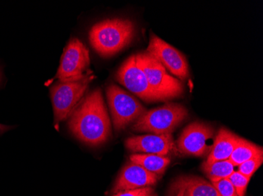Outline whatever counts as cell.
<instances>
[{
    "label": "cell",
    "instance_id": "obj_1",
    "mask_svg": "<svg viewBox=\"0 0 263 196\" xmlns=\"http://www.w3.org/2000/svg\"><path fill=\"white\" fill-rule=\"evenodd\" d=\"M68 126L78 140L88 145L99 146L108 141L111 125L101 90H95L81 100L70 115Z\"/></svg>",
    "mask_w": 263,
    "mask_h": 196
},
{
    "label": "cell",
    "instance_id": "obj_2",
    "mask_svg": "<svg viewBox=\"0 0 263 196\" xmlns=\"http://www.w3.org/2000/svg\"><path fill=\"white\" fill-rule=\"evenodd\" d=\"M135 26L128 19H107L91 28V47L102 57H108L128 47L135 35Z\"/></svg>",
    "mask_w": 263,
    "mask_h": 196
},
{
    "label": "cell",
    "instance_id": "obj_3",
    "mask_svg": "<svg viewBox=\"0 0 263 196\" xmlns=\"http://www.w3.org/2000/svg\"><path fill=\"white\" fill-rule=\"evenodd\" d=\"M137 63L147 78L154 92L160 97L161 101L180 97L184 92L182 82L173 77L165 68L148 52L136 54Z\"/></svg>",
    "mask_w": 263,
    "mask_h": 196
},
{
    "label": "cell",
    "instance_id": "obj_4",
    "mask_svg": "<svg viewBox=\"0 0 263 196\" xmlns=\"http://www.w3.org/2000/svg\"><path fill=\"white\" fill-rule=\"evenodd\" d=\"M187 116L189 113L184 106L167 103L162 107L146 112L136 121L132 129L137 132H150L159 135L172 134Z\"/></svg>",
    "mask_w": 263,
    "mask_h": 196
},
{
    "label": "cell",
    "instance_id": "obj_5",
    "mask_svg": "<svg viewBox=\"0 0 263 196\" xmlns=\"http://www.w3.org/2000/svg\"><path fill=\"white\" fill-rule=\"evenodd\" d=\"M91 71L83 79L73 82H59L51 89L54 108V125L59 127L62 121L72 114L82 100L90 82L94 79Z\"/></svg>",
    "mask_w": 263,
    "mask_h": 196
},
{
    "label": "cell",
    "instance_id": "obj_6",
    "mask_svg": "<svg viewBox=\"0 0 263 196\" xmlns=\"http://www.w3.org/2000/svg\"><path fill=\"white\" fill-rule=\"evenodd\" d=\"M106 97L113 119L115 129L123 130L130 123L137 121L146 113L138 100L116 85H110L106 89Z\"/></svg>",
    "mask_w": 263,
    "mask_h": 196
},
{
    "label": "cell",
    "instance_id": "obj_7",
    "mask_svg": "<svg viewBox=\"0 0 263 196\" xmlns=\"http://www.w3.org/2000/svg\"><path fill=\"white\" fill-rule=\"evenodd\" d=\"M90 64L89 51L78 39L69 41L64 49L61 63L57 72L60 82H73L85 77Z\"/></svg>",
    "mask_w": 263,
    "mask_h": 196
},
{
    "label": "cell",
    "instance_id": "obj_8",
    "mask_svg": "<svg viewBox=\"0 0 263 196\" xmlns=\"http://www.w3.org/2000/svg\"><path fill=\"white\" fill-rule=\"evenodd\" d=\"M214 129L204 122H195L181 133L177 141V151L184 156H204L211 153Z\"/></svg>",
    "mask_w": 263,
    "mask_h": 196
},
{
    "label": "cell",
    "instance_id": "obj_9",
    "mask_svg": "<svg viewBox=\"0 0 263 196\" xmlns=\"http://www.w3.org/2000/svg\"><path fill=\"white\" fill-rule=\"evenodd\" d=\"M116 79L143 101L147 102L161 101L160 97L154 92L145 75L137 64L136 54L130 56L118 69Z\"/></svg>",
    "mask_w": 263,
    "mask_h": 196
},
{
    "label": "cell",
    "instance_id": "obj_10",
    "mask_svg": "<svg viewBox=\"0 0 263 196\" xmlns=\"http://www.w3.org/2000/svg\"><path fill=\"white\" fill-rule=\"evenodd\" d=\"M147 52L179 79H186L189 76V66L185 57L177 49L165 42L154 33H151Z\"/></svg>",
    "mask_w": 263,
    "mask_h": 196
},
{
    "label": "cell",
    "instance_id": "obj_11",
    "mask_svg": "<svg viewBox=\"0 0 263 196\" xmlns=\"http://www.w3.org/2000/svg\"><path fill=\"white\" fill-rule=\"evenodd\" d=\"M125 147L132 153L139 154L168 156L178 153L172 134H147L132 137L125 141Z\"/></svg>",
    "mask_w": 263,
    "mask_h": 196
},
{
    "label": "cell",
    "instance_id": "obj_12",
    "mask_svg": "<svg viewBox=\"0 0 263 196\" xmlns=\"http://www.w3.org/2000/svg\"><path fill=\"white\" fill-rule=\"evenodd\" d=\"M158 180V175L151 173L140 165L131 162L122 169L115 182L112 192L116 194L120 191L154 186Z\"/></svg>",
    "mask_w": 263,
    "mask_h": 196
},
{
    "label": "cell",
    "instance_id": "obj_13",
    "mask_svg": "<svg viewBox=\"0 0 263 196\" xmlns=\"http://www.w3.org/2000/svg\"><path fill=\"white\" fill-rule=\"evenodd\" d=\"M181 190L184 196H220L216 188L206 180L195 176H182L172 184V191Z\"/></svg>",
    "mask_w": 263,
    "mask_h": 196
},
{
    "label": "cell",
    "instance_id": "obj_14",
    "mask_svg": "<svg viewBox=\"0 0 263 196\" xmlns=\"http://www.w3.org/2000/svg\"><path fill=\"white\" fill-rule=\"evenodd\" d=\"M239 138L240 137L231 131L221 128L215 137L212 149L205 162L206 163H212L230 159Z\"/></svg>",
    "mask_w": 263,
    "mask_h": 196
},
{
    "label": "cell",
    "instance_id": "obj_15",
    "mask_svg": "<svg viewBox=\"0 0 263 196\" xmlns=\"http://www.w3.org/2000/svg\"><path fill=\"white\" fill-rule=\"evenodd\" d=\"M132 163L140 165L151 173L163 175L167 166L171 163L169 156H161L151 154H133L130 156Z\"/></svg>",
    "mask_w": 263,
    "mask_h": 196
},
{
    "label": "cell",
    "instance_id": "obj_16",
    "mask_svg": "<svg viewBox=\"0 0 263 196\" xmlns=\"http://www.w3.org/2000/svg\"><path fill=\"white\" fill-rule=\"evenodd\" d=\"M263 148L248 140L239 138L237 144L230 156V160L235 166H240L248 159L255 157L259 153H262Z\"/></svg>",
    "mask_w": 263,
    "mask_h": 196
},
{
    "label": "cell",
    "instance_id": "obj_17",
    "mask_svg": "<svg viewBox=\"0 0 263 196\" xmlns=\"http://www.w3.org/2000/svg\"><path fill=\"white\" fill-rule=\"evenodd\" d=\"M236 167L229 159L212 163H206L204 162L202 165V170L211 180V182L230 178Z\"/></svg>",
    "mask_w": 263,
    "mask_h": 196
},
{
    "label": "cell",
    "instance_id": "obj_18",
    "mask_svg": "<svg viewBox=\"0 0 263 196\" xmlns=\"http://www.w3.org/2000/svg\"><path fill=\"white\" fill-rule=\"evenodd\" d=\"M263 163V151L255 156L252 159H248V161L238 166V172L248 178H252L257 169L261 166Z\"/></svg>",
    "mask_w": 263,
    "mask_h": 196
},
{
    "label": "cell",
    "instance_id": "obj_19",
    "mask_svg": "<svg viewBox=\"0 0 263 196\" xmlns=\"http://www.w3.org/2000/svg\"><path fill=\"white\" fill-rule=\"evenodd\" d=\"M228 179L234 187L238 196H245L251 178L245 176L238 171H234Z\"/></svg>",
    "mask_w": 263,
    "mask_h": 196
},
{
    "label": "cell",
    "instance_id": "obj_20",
    "mask_svg": "<svg viewBox=\"0 0 263 196\" xmlns=\"http://www.w3.org/2000/svg\"><path fill=\"white\" fill-rule=\"evenodd\" d=\"M220 196H238L234 187L228 178L211 182Z\"/></svg>",
    "mask_w": 263,
    "mask_h": 196
},
{
    "label": "cell",
    "instance_id": "obj_21",
    "mask_svg": "<svg viewBox=\"0 0 263 196\" xmlns=\"http://www.w3.org/2000/svg\"><path fill=\"white\" fill-rule=\"evenodd\" d=\"M154 193V189L152 187L138 188V189L129 190V191H120L116 193L113 196H149Z\"/></svg>",
    "mask_w": 263,
    "mask_h": 196
},
{
    "label": "cell",
    "instance_id": "obj_22",
    "mask_svg": "<svg viewBox=\"0 0 263 196\" xmlns=\"http://www.w3.org/2000/svg\"><path fill=\"white\" fill-rule=\"evenodd\" d=\"M10 126H4V125H0V134L5 132L7 129H10Z\"/></svg>",
    "mask_w": 263,
    "mask_h": 196
},
{
    "label": "cell",
    "instance_id": "obj_23",
    "mask_svg": "<svg viewBox=\"0 0 263 196\" xmlns=\"http://www.w3.org/2000/svg\"><path fill=\"white\" fill-rule=\"evenodd\" d=\"M175 196H184V191H181V190H178Z\"/></svg>",
    "mask_w": 263,
    "mask_h": 196
},
{
    "label": "cell",
    "instance_id": "obj_24",
    "mask_svg": "<svg viewBox=\"0 0 263 196\" xmlns=\"http://www.w3.org/2000/svg\"><path fill=\"white\" fill-rule=\"evenodd\" d=\"M149 196H158V195H157V194H155V193H152V194Z\"/></svg>",
    "mask_w": 263,
    "mask_h": 196
},
{
    "label": "cell",
    "instance_id": "obj_25",
    "mask_svg": "<svg viewBox=\"0 0 263 196\" xmlns=\"http://www.w3.org/2000/svg\"><path fill=\"white\" fill-rule=\"evenodd\" d=\"M0 81H1V74H0Z\"/></svg>",
    "mask_w": 263,
    "mask_h": 196
},
{
    "label": "cell",
    "instance_id": "obj_26",
    "mask_svg": "<svg viewBox=\"0 0 263 196\" xmlns=\"http://www.w3.org/2000/svg\"><path fill=\"white\" fill-rule=\"evenodd\" d=\"M0 125H1V124H0Z\"/></svg>",
    "mask_w": 263,
    "mask_h": 196
}]
</instances>
